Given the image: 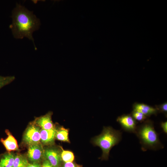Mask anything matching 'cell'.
<instances>
[{
    "instance_id": "1",
    "label": "cell",
    "mask_w": 167,
    "mask_h": 167,
    "mask_svg": "<svg viewBox=\"0 0 167 167\" xmlns=\"http://www.w3.org/2000/svg\"><path fill=\"white\" fill-rule=\"evenodd\" d=\"M12 23L10 26L15 38L26 37L34 42L33 32L37 30L40 24L38 19L25 7L18 3L13 9Z\"/></svg>"
},
{
    "instance_id": "2",
    "label": "cell",
    "mask_w": 167,
    "mask_h": 167,
    "mask_svg": "<svg viewBox=\"0 0 167 167\" xmlns=\"http://www.w3.org/2000/svg\"><path fill=\"white\" fill-rule=\"evenodd\" d=\"M135 134L139 140L143 151L148 149L156 151L164 148L153 122L150 120H146L137 126Z\"/></svg>"
},
{
    "instance_id": "3",
    "label": "cell",
    "mask_w": 167,
    "mask_h": 167,
    "mask_svg": "<svg viewBox=\"0 0 167 167\" xmlns=\"http://www.w3.org/2000/svg\"><path fill=\"white\" fill-rule=\"evenodd\" d=\"M122 135V132L120 130H115L111 126H104L101 133L93 139L94 145L99 147L102 150V160L108 159L111 149L121 141Z\"/></svg>"
},
{
    "instance_id": "4",
    "label": "cell",
    "mask_w": 167,
    "mask_h": 167,
    "mask_svg": "<svg viewBox=\"0 0 167 167\" xmlns=\"http://www.w3.org/2000/svg\"><path fill=\"white\" fill-rule=\"evenodd\" d=\"M40 127L34 122L31 123L27 128L23 136V141L30 145L40 143Z\"/></svg>"
},
{
    "instance_id": "5",
    "label": "cell",
    "mask_w": 167,
    "mask_h": 167,
    "mask_svg": "<svg viewBox=\"0 0 167 167\" xmlns=\"http://www.w3.org/2000/svg\"><path fill=\"white\" fill-rule=\"evenodd\" d=\"M117 121L124 131L135 133L137 126V122L131 115L123 114L118 117Z\"/></svg>"
},
{
    "instance_id": "6",
    "label": "cell",
    "mask_w": 167,
    "mask_h": 167,
    "mask_svg": "<svg viewBox=\"0 0 167 167\" xmlns=\"http://www.w3.org/2000/svg\"><path fill=\"white\" fill-rule=\"evenodd\" d=\"M29 146L27 156L32 163H38L45 158L44 149L40 143Z\"/></svg>"
},
{
    "instance_id": "7",
    "label": "cell",
    "mask_w": 167,
    "mask_h": 167,
    "mask_svg": "<svg viewBox=\"0 0 167 167\" xmlns=\"http://www.w3.org/2000/svg\"><path fill=\"white\" fill-rule=\"evenodd\" d=\"M61 153V151L54 147L44 149L45 158L54 167H61L62 161Z\"/></svg>"
},
{
    "instance_id": "8",
    "label": "cell",
    "mask_w": 167,
    "mask_h": 167,
    "mask_svg": "<svg viewBox=\"0 0 167 167\" xmlns=\"http://www.w3.org/2000/svg\"><path fill=\"white\" fill-rule=\"evenodd\" d=\"M52 113L49 112L45 115L36 118L33 122L41 129H54L55 126L52 120Z\"/></svg>"
},
{
    "instance_id": "9",
    "label": "cell",
    "mask_w": 167,
    "mask_h": 167,
    "mask_svg": "<svg viewBox=\"0 0 167 167\" xmlns=\"http://www.w3.org/2000/svg\"><path fill=\"white\" fill-rule=\"evenodd\" d=\"M6 133L7 136L5 139H1L0 141L8 152L19 151L17 141L8 130H6Z\"/></svg>"
},
{
    "instance_id": "10",
    "label": "cell",
    "mask_w": 167,
    "mask_h": 167,
    "mask_svg": "<svg viewBox=\"0 0 167 167\" xmlns=\"http://www.w3.org/2000/svg\"><path fill=\"white\" fill-rule=\"evenodd\" d=\"M57 129L54 128L50 130L41 129L40 131L41 141L44 145L53 143L55 138Z\"/></svg>"
},
{
    "instance_id": "11",
    "label": "cell",
    "mask_w": 167,
    "mask_h": 167,
    "mask_svg": "<svg viewBox=\"0 0 167 167\" xmlns=\"http://www.w3.org/2000/svg\"><path fill=\"white\" fill-rule=\"evenodd\" d=\"M133 110L139 112L146 116L156 114L157 110L151 106L143 103H137L133 106Z\"/></svg>"
},
{
    "instance_id": "12",
    "label": "cell",
    "mask_w": 167,
    "mask_h": 167,
    "mask_svg": "<svg viewBox=\"0 0 167 167\" xmlns=\"http://www.w3.org/2000/svg\"><path fill=\"white\" fill-rule=\"evenodd\" d=\"M14 156L10 152L2 155L0 157V167H13Z\"/></svg>"
},
{
    "instance_id": "13",
    "label": "cell",
    "mask_w": 167,
    "mask_h": 167,
    "mask_svg": "<svg viewBox=\"0 0 167 167\" xmlns=\"http://www.w3.org/2000/svg\"><path fill=\"white\" fill-rule=\"evenodd\" d=\"M68 134V129L61 127L58 129H57L55 138L61 141L70 143Z\"/></svg>"
},
{
    "instance_id": "14",
    "label": "cell",
    "mask_w": 167,
    "mask_h": 167,
    "mask_svg": "<svg viewBox=\"0 0 167 167\" xmlns=\"http://www.w3.org/2000/svg\"><path fill=\"white\" fill-rule=\"evenodd\" d=\"M29 163L27 158L21 154L14 156L13 167H27Z\"/></svg>"
},
{
    "instance_id": "15",
    "label": "cell",
    "mask_w": 167,
    "mask_h": 167,
    "mask_svg": "<svg viewBox=\"0 0 167 167\" xmlns=\"http://www.w3.org/2000/svg\"><path fill=\"white\" fill-rule=\"evenodd\" d=\"M60 148L62 149L61 156L62 161L64 163L73 162L75 158L73 152L70 151L64 150L62 147Z\"/></svg>"
},
{
    "instance_id": "16",
    "label": "cell",
    "mask_w": 167,
    "mask_h": 167,
    "mask_svg": "<svg viewBox=\"0 0 167 167\" xmlns=\"http://www.w3.org/2000/svg\"><path fill=\"white\" fill-rule=\"evenodd\" d=\"M15 79L14 76H3L0 75V89L10 84Z\"/></svg>"
},
{
    "instance_id": "17",
    "label": "cell",
    "mask_w": 167,
    "mask_h": 167,
    "mask_svg": "<svg viewBox=\"0 0 167 167\" xmlns=\"http://www.w3.org/2000/svg\"><path fill=\"white\" fill-rule=\"evenodd\" d=\"M132 117L136 121L140 122H144L147 118V116L142 113L133 110L132 113Z\"/></svg>"
},
{
    "instance_id": "18",
    "label": "cell",
    "mask_w": 167,
    "mask_h": 167,
    "mask_svg": "<svg viewBox=\"0 0 167 167\" xmlns=\"http://www.w3.org/2000/svg\"><path fill=\"white\" fill-rule=\"evenodd\" d=\"M157 110H159L160 112L167 114V104L165 102L161 105L158 106L156 109Z\"/></svg>"
},
{
    "instance_id": "19",
    "label": "cell",
    "mask_w": 167,
    "mask_h": 167,
    "mask_svg": "<svg viewBox=\"0 0 167 167\" xmlns=\"http://www.w3.org/2000/svg\"><path fill=\"white\" fill-rule=\"evenodd\" d=\"M62 167H81V166L72 162L64 163Z\"/></svg>"
},
{
    "instance_id": "20",
    "label": "cell",
    "mask_w": 167,
    "mask_h": 167,
    "mask_svg": "<svg viewBox=\"0 0 167 167\" xmlns=\"http://www.w3.org/2000/svg\"><path fill=\"white\" fill-rule=\"evenodd\" d=\"M161 126L163 131L165 134H167V122H162L161 124Z\"/></svg>"
},
{
    "instance_id": "21",
    "label": "cell",
    "mask_w": 167,
    "mask_h": 167,
    "mask_svg": "<svg viewBox=\"0 0 167 167\" xmlns=\"http://www.w3.org/2000/svg\"><path fill=\"white\" fill-rule=\"evenodd\" d=\"M41 167H54L46 159H45L41 165Z\"/></svg>"
},
{
    "instance_id": "22",
    "label": "cell",
    "mask_w": 167,
    "mask_h": 167,
    "mask_svg": "<svg viewBox=\"0 0 167 167\" xmlns=\"http://www.w3.org/2000/svg\"><path fill=\"white\" fill-rule=\"evenodd\" d=\"M27 167H41V165L37 163H29Z\"/></svg>"
}]
</instances>
